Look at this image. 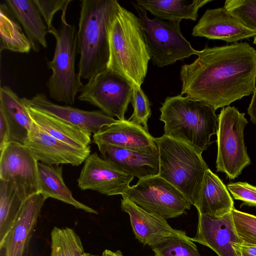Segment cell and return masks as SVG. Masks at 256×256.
I'll return each mask as SVG.
<instances>
[{"mask_svg": "<svg viewBox=\"0 0 256 256\" xmlns=\"http://www.w3.org/2000/svg\"><path fill=\"white\" fill-rule=\"evenodd\" d=\"M198 58L181 67L180 94L216 110L256 89V50L246 42L205 48Z\"/></svg>", "mask_w": 256, "mask_h": 256, "instance_id": "obj_1", "label": "cell"}, {"mask_svg": "<svg viewBox=\"0 0 256 256\" xmlns=\"http://www.w3.org/2000/svg\"><path fill=\"white\" fill-rule=\"evenodd\" d=\"M106 68L141 86L151 60L139 18L118 2L108 29Z\"/></svg>", "mask_w": 256, "mask_h": 256, "instance_id": "obj_2", "label": "cell"}, {"mask_svg": "<svg viewBox=\"0 0 256 256\" xmlns=\"http://www.w3.org/2000/svg\"><path fill=\"white\" fill-rule=\"evenodd\" d=\"M77 30L78 74L90 80L104 71L109 59L108 29L118 2L82 0Z\"/></svg>", "mask_w": 256, "mask_h": 256, "instance_id": "obj_3", "label": "cell"}, {"mask_svg": "<svg viewBox=\"0 0 256 256\" xmlns=\"http://www.w3.org/2000/svg\"><path fill=\"white\" fill-rule=\"evenodd\" d=\"M164 122V134L182 142L202 154L216 134V110L200 101L180 94L166 98L160 108Z\"/></svg>", "mask_w": 256, "mask_h": 256, "instance_id": "obj_4", "label": "cell"}, {"mask_svg": "<svg viewBox=\"0 0 256 256\" xmlns=\"http://www.w3.org/2000/svg\"><path fill=\"white\" fill-rule=\"evenodd\" d=\"M154 140L158 151V176L178 190L195 206L209 168L202 154L164 134Z\"/></svg>", "mask_w": 256, "mask_h": 256, "instance_id": "obj_5", "label": "cell"}, {"mask_svg": "<svg viewBox=\"0 0 256 256\" xmlns=\"http://www.w3.org/2000/svg\"><path fill=\"white\" fill-rule=\"evenodd\" d=\"M66 10L62 11L58 28L48 30L55 38L56 46L52 60L47 62L52 74L46 85L52 98L72 105L84 84L75 70L77 30L74 25L66 21Z\"/></svg>", "mask_w": 256, "mask_h": 256, "instance_id": "obj_6", "label": "cell"}, {"mask_svg": "<svg viewBox=\"0 0 256 256\" xmlns=\"http://www.w3.org/2000/svg\"><path fill=\"white\" fill-rule=\"evenodd\" d=\"M140 20L146 44L154 66L162 68L182 60L198 51L182 36L180 22L150 18L147 11L131 2Z\"/></svg>", "mask_w": 256, "mask_h": 256, "instance_id": "obj_7", "label": "cell"}, {"mask_svg": "<svg viewBox=\"0 0 256 256\" xmlns=\"http://www.w3.org/2000/svg\"><path fill=\"white\" fill-rule=\"evenodd\" d=\"M244 116L230 106L222 108L218 115L216 168L230 180L238 177L251 164L244 141V129L248 123Z\"/></svg>", "mask_w": 256, "mask_h": 256, "instance_id": "obj_8", "label": "cell"}, {"mask_svg": "<svg viewBox=\"0 0 256 256\" xmlns=\"http://www.w3.org/2000/svg\"><path fill=\"white\" fill-rule=\"evenodd\" d=\"M122 196L166 220L186 214L192 205L182 192L158 175L139 180Z\"/></svg>", "mask_w": 256, "mask_h": 256, "instance_id": "obj_9", "label": "cell"}, {"mask_svg": "<svg viewBox=\"0 0 256 256\" xmlns=\"http://www.w3.org/2000/svg\"><path fill=\"white\" fill-rule=\"evenodd\" d=\"M134 84L108 68L88 80L80 89L78 99L100 109L107 116L125 120Z\"/></svg>", "mask_w": 256, "mask_h": 256, "instance_id": "obj_10", "label": "cell"}, {"mask_svg": "<svg viewBox=\"0 0 256 256\" xmlns=\"http://www.w3.org/2000/svg\"><path fill=\"white\" fill-rule=\"evenodd\" d=\"M0 151V180L12 184L24 202L39 192L38 162L29 148L10 142Z\"/></svg>", "mask_w": 256, "mask_h": 256, "instance_id": "obj_11", "label": "cell"}, {"mask_svg": "<svg viewBox=\"0 0 256 256\" xmlns=\"http://www.w3.org/2000/svg\"><path fill=\"white\" fill-rule=\"evenodd\" d=\"M84 162L77 180L79 188L83 190H94L109 196L122 195L134 178L120 171L96 152L90 154Z\"/></svg>", "mask_w": 256, "mask_h": 256, "instance_id": "obj_12", "label": "cell"}, {"mask_svg": "<svg viewBox=\"0 0 256 256\" xmlns=\"http://www.w3.org/2000/svg\"><path fill=\"white\" fill-rule=\"evenodd\" d=\"M25 146L35 159L48 166H78L90 154V146L78 148L52 136L34 122Z\"/></svg>", "mask_w": 256, "mask_h": 256, "instance_id": "obj_13", "label": "cell"}, {"mask_svg": "<svg viewBox=\"0 0 256 256\" xmlns=\"http://www.w3.org/2000/svg\"><path fill=\"white\" fill-rule=\"evenodd\" d=\"M196 233L192 240L208 246L218 256H238L234 248L242 244L236 232L232 212L220 218L198 214Z\"/></svg>", "mask_w": 256, "mask_h": 256, "instance_id": "obj_14", "label": "cell"}, {"mask_svg": "<svg viewBox=\"0 0 256 256\" xmlns=\"http://www.w3.org/2000/svg\"><path fill=\"white\" fill-rule=\"evenodd\" d=\"M22 99L26 107L49 114L70 122L91 135L118 120L107 116L102 110L88 111L54 104L43 93L37 94L30 98H22Z\"/></svg>", "mask_w": 256, "mask_h": 256, "instance_id": "obj_15", "label": "cell"}, {"mask_svg": "<svg viewBox=\"0 0 256 256\" xmlns=\"http://www.w3.org/2000/svg\"><path fill=\"white\" fill-rule=\"evenodd\" d=\"M96 145L107 144L133 152L158 154L154 138L142 126L128 120L104 127L92 136Z\"/></svg>", "mask_w": 256, "mask_h": 256, "instance_id": "obj_16", "label": "cell"}, {"mask_svg": "<svg viewBox=\"0 0 256 256\" xmlns=\"http://www.w3.org/2000/svg\"><path fill=\"white\" fill-rule=\"evenodd\" d=\"M122 198L121 209L129 215L135 237L142 244L152 248L185 233L172 228L166 219L146 211L125 196Z\"/></svg>", "mask_w": 256, "mask_h": 256, "instance_id": "obj_17", "label": "cell"}, {"mask_svg": "<svg viewBox=\"0 0 256 256\" xmlns=\"http://www.w3.org/2000/svg\"><path fill=\"white\" fill-rule=\"evenodd\" d=\"M192 34L194 36L236 43L255 36L256 32L244 26L223 7L208 9L194 27Z\"/></svg>", "mask_w": 256, "mask_h": 256, "instance_id": "obj_18", "label": "cell"}, {"mask_svg": "<svg viewBox=\"0 0 256 256\" xmlns=\"http://www.w3.org/2000/svg\"><path fill=\"white\" fill-rule=\"evenodd\" d=\"M46 199L40 192L27 198L8 234L0 242L4 256H23L41 210Z\"/></svg>", "mask_w": 256, "mask_h": 256, "instance_id": "obj_19", "label": "cell"}, {"mask_svg": "<svg viewBox=\"0 0 256 256\" xmlns=\"http://www.w3.org/2000/svg\"><path fill=\"white\" fill-rule=\"evenodd\" d=\"M97 146L102 158L126 174L139 180L158 174V154L137 152L107 144Z\"/></svg>", "mask_w": 256, "mask_h": 256, "instance_id": "obj_20", "label": "cell"}, {"mask_svg": "<svg viewBox=\"0 0 256 256\" xmlns=\"http://www.w3.org/2000/svg\"><path fill=\"white\" fill-rule=\"evenodd\" d=\"M0 112L8 125V143L25 145L34 121L22 98L7 86L0 88Z\"/></svg>", "mask_w": 256, "mask_h": 256, "instance_id": "obj_21", "label": "cell"}, {"mask_svg": "<svg viewBox=\"0 0 256 256\" xmlns=\"http://www.w3.org/2000/svg\"><path fill=\"white\" fill-rule=\"evenodd\" d=\"M195 207L198 214L216 218L231 212L234 208V201L227 187L210 168L206 172Z\"/></svg>", "mask_w": 256, "mask_h": 256, "instance_id": "obj_22", "label": "cell"}, {"mask_svg": "<svg viewBox=\"0 0 256 256\" xmlns=\"http://www.w3.org/2000/svg\"><path fill=\"white\" fill-rule=\"evenodd\" d=\"M4 2L23 28L32 46L38 52L47 47V26L34 0H6Z\"/></svg>", "mask_w": 256, "mask_h": 256, "instance_id": "obj_23", "label": "cell"}, {"mask_svg": "<svg viewBox=\"0 0 256 256\" xmlns=\"http://www.w3.org/2000/svg\"><path fill=\"white\" fill-rule=\"evenodd\" d=\"M26 108L33 121L52 136L76 148L89 146L91 134L81 128L49 114Z\"/></svg>", "mask_w": 256, "mask_h": 256, "instance_id": "obj_24", "label": "cell"}, {"mask_svg": "<svg viewBox=\"0 0 256 256\" xmlns=\"http://www.w3.org/2000/svg\"><path fill=\"white\" fill-rule=\"evenodd\" d=\"M38 192L46 199L50 198H54L72 205L76 208L98 214L96 210L81 203L73 197L72 192L64 182L62 166H48L38 162Z\"/></svg>", "mask_w": 256, "mask_h": 256, "instance_id": "obj_25", "label": "cell"}, {"mask_svg": "<svg viewBox=\"0 0 256 256\" xmlns=\"http://www.w3.org/2000/svg\"><path fill=\"white\" fill-rule=\"evenodd\" d=\"M212 0H137L136 2L147 12L166 21L180 22L183 19L196 21L198 10Z\"/></svg>", "mask_w": 256, "mask_h": 256, "instance_id": "obj_26", "label": "cell"}, {"mask_svg": "<svg viewBox=\"0 0 256 256\" xmlns=\"http://www.w3.org/2000/svg\"><path fill=\"white\" fill-rule=\"evenodd\" d=\"M31 44L20 24L6 4L0 6V51L28 53Z\"/></svg>", "mask_w": 256, "mask_h": 256, "instance_id": "obj_27", "label": "cell"}, {"mask_svg": "<svg viewBox=\"0 0 256 256\" xmlns=\"http://www.w3.org/2000/svg\"><path fill=\"white\" fill-rule=\"evenodd\" d=\"M24 202L12 184L0 180V242L15 222Z\"/></svg>", "mask_w": 256, "mask_h": 256, "instance_id": "obj_28", "label": "cell"}, {"mask_svg": "<svg viewBox=\"0 0 256 256\" xmlns=\"http://www.w3.org/2000/svg\"><path fill=\"white\" fill-rule=\"evenodd\" d=\"M84 252L80 238L73 229L54 227L50 256H84Z\"/></svg>", "mask_w": 256, "mask_h": 256, "instance_id": "obj_29", "label": "cell"}, {"mask_svg": "<svg viewBox=\"0 0 256 256\" xmlns=\"http://www.w3.org/2000/svg\"><path fill=\"white\" fill-rule=\"evenodd\" d=\"M152 248L154 256H200L192 238L186 232L174 236Z\"/></svg>", "mask_w": 256, "mask_h": 256, "instance_id": "obj_30", "label": "cell"}, {"mask_svg": "<svg viewBox=\"0 0 256 256\" xmlns=\"http://www.w3.org/2000/svg\"><path fill=\"white\" fill-rule=\"evenodd\" d=\"M224 8L244 26L256 32V0H226Z\"/></svg>", "mask_w": 256, "mask_h": 256, "instance_id": "obj_31", "label": "cell"}, {"mask_svg": "<svg viewBox=\"0 0 256 256\" xmlns=\"http://www.w3.org/2000/svg\"><path fill=\"white\" fill-rule=\"evenodd\" d=\"M232 212L236 232L242 244L256 246V216L234 208Z\"/></svg>", "mask_w": 256, "mask_h": 256, "instance_id": "obj_32", "label": "cell"}, {"mask_svg": "<svg viewBox=\"0 0 256 256\" xmlns=\"http://www.w3.org/2000/svg\"><path fill=\"white\" fill-rule=\"evenodd\" d=\"M131 102L133 112L128 120L142 126L148 130V121L152 114L151 104L141 86L134 84Z\"/></svg>", "mask_w": 256, "mask_h": 256, "instance_id": "obj_33", "label": "cell"}, {"mask_svg": "<svg viewBox=\"0 0 256 256\" xmlns=\"http://www.w3.org/2000/svg\"><path fill=\"white\" fill-rule=\"evenodd\" d=\"M72 1V0H34L44 20L48 30L55 28L52 25L54 14L60 10L62 12L67 10L69 4Z\"/></svg>", "mask_w": 256, "mask_h": 256, "instance_id": "obj_34", "label": "cell"}, {"mask_svg": "<svg viewBox=\"0 0 256 256\" xmlns=\"http://www.w3.org/2000/svg\"><path fill=\"white\" fill-rule=\"evenodd\" d=\"M227 188L235 200L242 202L241 206L256 208V186L246 182H236L228 184Z\"/></svg>", "mask_w": 256, "mask_h": 256, "instance_id": "obj_35", "label": "cell"}, {"mask_svg": "<svg viewBox=\"0 0 256 256\" xmlns=\"http://www.w3.org/2000/svg\"><path fill=\"white\" fill-rule=\"evenodd\" d=\"M8 127L4 115L0 112V150L8 143Z\"/></svg>", "mask_w": 256, "mask_h": 256, "instance_id": "obj_36", "label": "cell"}, {"mask_svg": "<svg viewBox=\"0 0 256 256\" xmlns=\"http://www.w3.org/2000/svg\"><path fill=\"white\" fill-rule=\"evenodd\" d=\"M234 248L238 256H256V246L236 244Z\"/></svg>", "mask_w": 256, "mask_h": 256, "instance_id": "obj_37", "label": "cell"}, {"mask_svg": "<svg viewBox=\"0 0 256 256\" xmlns=\"http://www.w3.org/2000/svg\"><path fill=\"white\" fill-rule=\"evenodd\" d=\"M248 114L250 116L251 122L256 124V88L248 108Z\"/></svg>", "mask_w": 256, "mask_h": 256, "instance_id": "obj_38", "label": "cell"}, {"mask_svg": "<svg viewBox=\"0 0 256 256\" xmlns=\"http://www.w3.org/2000/svg\"><path fill=\"white\" fill-rule=\"evenodd\" d=\"M102 256H124L120 250H117L115 252L108 250H105L102 254Z\"/></svg>", "mask_w": 256, "mask_h": 256, "instance_id": "obj_39", "label": "cell"}, {"mask_svg": "<svg viewBox=\"0 0 256 256\" xmlns=\"http://www.w3.org/2000/svg\"><path fill=\"white\" fill-rule=\"evenodd\" d=\"M84 256H102H102L94 255V254H90L89 253L84 252Z\"/></svg>", "mask_w": 256, "mask_h": 256, "instance_id": "obj_40", "label": "cell"}, {"mask_svg": "<svg viewBox=\"0 0 256 256\" xmlns=\"http://www.w3.org/2000/svg\"><path fill=\"white\" fill-rule=\"evenodd\" d=\"M254 42L253 43L256 45V36L254 37Z\"/></svg>", "mask_w": 256, "mask_h": 256, "instance_id": "obj_41", "label": "cell"}]
</instances>
